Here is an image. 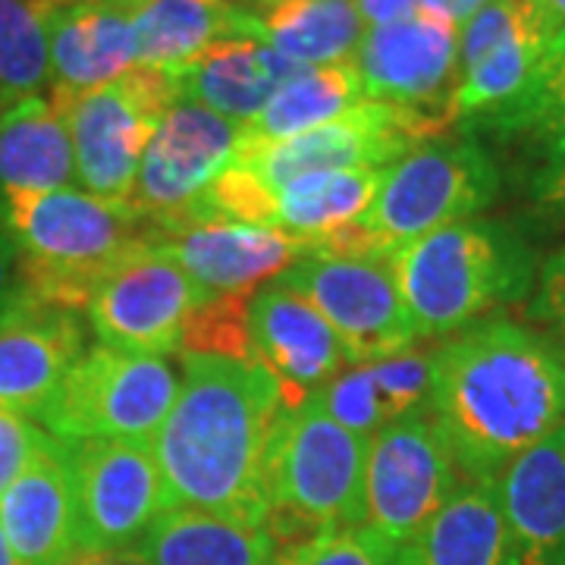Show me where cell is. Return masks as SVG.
<instances>
[{
  "mask_svg": "<svg viewBox=\"0 0 565 565\" xmlns=\"http://www.w3.org/2000/svg\"><path fill=\"white\" fill-rule=\"evenodd\" d=\"M280 565H399V546L367 525L343 527L280 550Z\"/></svg>",
  "mask_w": 565,
  "mask_h": 565,
  "instance_id": "836d02e7",
  "label": "cell"
},
{
  "mask_svg": "<svg viewBox=\"0 0 565 565\" xmlns=\"http://www.w3.org/2000/svg\"><path fill=\"white\" fill-rule=\"evenodd\" d=\"M509 565H565V422L497 481Z\"/></svg>",
  "mask_w": 565,
  "mask_h": 565,
  "instance_id": "44dd1931",
  "label": "cell"
},
{
  "mask_svg": "<svg viewBox=\"0 0 565 565\" xmlns=\"http://www.w3.org/2000/svg\"><path fill=\"white\" fill-rule=\"evenodd\" d=\"M527 315L544 323H559L565 318V245L546 255V262L537 267Z\"/></svg>",
  "mask_w": 565,
  "mask_h": 565,
  "instance_id": "8d00e7d4",
  "label": "cell"
},
{
  "mask_svg": "<svg viewBox=\"0 0 565 565\" xmlns=\"http://www.w3.org/2000/svg\"><path fill=\"white\" fill-rule=\"evenodd\" d=\"M0 226L20 248L25 292L82 311L98 282L148 239V223L126 204L82 189L0 199Z\"/></svg>",
  "mask_w": 565,
  "mask_h": 565,
  "instance_id": "277c9868",
  "label": "cell"
},
{
  "mask_svg": "<svg viewBox=\"0 0 565 565\" xmlns=\"http://www.w3.org/2000/svg\"><path fill=\"white\" fill-rule=\"evenodd\" d=\"M422 7V0H355V10L367 29L386 25V22L405 20Z\"/></svg>",
  "mask_w": 565,
  "mask_h": 565,
  "instance_id": "f35d334b",
  "label": "cell"
},
{
  "mask_svg": "<svg viewBox=\"0 0 565 565\" xmlns=\"http://www.w3.org/2000/svg\"><path fill=\"white\" fill-rule=\"evenodd\" d=\"M22 296L20 248L13 236L0 226V315Z\"/></svg>",
  "mask_w": 565,
  "mask_h": 565,
  "instance_id": "74e56055",
  "label": "cell"
},
{
  "mask_svg": "<svg viewBox=\"0 0 565 565\" xmlns=\"http://www.w3.org/2000/svg\"><path fill=\"white\" fill-rule=\"evenodd\" d=\"M132 559L139 565H280V550L264 527L195 509H167Z\"/></svg>",
  "mask_w": 565,
  "mask_h": 565,
  "instance_id": "484cf974",
  "label": "cell"
},
{
  "mask_svg": "<svg viewBox=\"0 0 565 565\" xmlns=\"http://www.w3.org/2000/svg\"><path fill=\"white\" fill-rule=\"evenodd\" d=\"M177 102V85L163 66H132L120 79L66 104L82 192L102 202H129L141 158Z\"/></svg>",
  "mask_w": 565,
  "mask_h": 565,
  "instance_id": "9c48e42d",
  "label": "cell"
},
{
  "mask_svg": "<svg viewBox=\"0 0 565 565\" xmlns=\"http://www.w3.org/2000/svg\"><path fill=\"white\" fill-rule=\"evenodd\" d=\"M264 41L299 66H330L355 57L364 25L355 0H286L258 13Z\"/></svg>",
  "mask_w": 565,
  "mask_h": 565,
  "instance_id": "f1b7e54d",
  "label": "cell"
},
{
  "mask_svg": "<svg viewBox=\"0 0 565 565\" xmlns=\"http://www.w3.org/2000/svg\"><path fill=\"white\" fill-rule=\"evenodd\" d=\"M252 362L280 390L282 408H299L349 367V352L321 315L280 282L264 286L248 305Z\"/></svg>",
  "mask_w": 565,
  "mask_h": 565,
  "instance_id": "2e32d148",
  "label": "cell"
},
{
  "mask_svg": "<svg viewBox=\"0 0 565 565\" xmlns=\"http://www.w3.org/2000/svg\"><path fill=\"white\" fill-rule=\"evenodd\" d=\"M446 122L437 114L364 102L340 120L296 139L270 145H243L236 161L252 170L277 195V189L305 173L321 170H390Z\"/></svg>",
  "mask_w": 565,
  "mask_h": 565,
  "instance_id": "8fae6325",
  "label": "cell"
},
{
  "mask_svg": "<svg viewBox=\"0 0 565 565\" xmlns=\"http://www.w3.org/2000/svg\"><path fill=\"white\" fill-rule=\"evenodd\" d=\"M315 399L323 405V412L333 422H340L362 437H371L384 424L396 422V412L371 364H355L352 371H343L340 377H333L323 386Z\"/></svg>",
  "mask_w": 565,
  "mask_h": 565,
  "instance_id": "d6a6232c",
  "label": "cell"
},
{
  "mask_svg": "<svg viewBox=\"0 0 565 565\" xmlns=\"http://www.w3.org/2000/svg\"><path fill=\"white\" fill-rule=\"evenodd\" d=\"M141 0H61L41 7L51 39V102L66 107L136 66Z\"/></svg>",
  "mask_w": 565,
  "mask_h": 565,
  "instance_id": "ac0fdd59",
  "label": "cell"
},
{
  "mask_svg": "<svg viewBox=\"0 0 565 565\" xmlns=\"http://www.w3.org/2000/svg\"><path fill=\"white\" fill-rule=\"evenodd\" d=\"M0 527L17 565H73L82 559L76 497L66 446L44 434L35 456L0 497Z\"/></svg>",
  "mask_w": 565,
  "mask_h": 565,
  "instance_id": "d6986e66",
  "label": "cell"
},
{
  "mask_svg": "<svg viewBox=\"0 0 565 565\" xmlns=\"http://www.w3.org/2000/svg\"><path fill=\"white\" fill-rule=\"evenodd\" d=\"M424 412L468 484L503 471L565 422V355L544 333L484 318L430 352Z\"/></svg>",
  "mask_w": 565,
  "mask_h": 565,
  "instance_id": "6da1fadb",
  "label": "cell"
},
{
  "mask_svg": "<svg viewBox=\"0 0 565 565\" xmlns=\"http://www.w3.org/2000/svg\"><path fill=\"white\" fill-rule=\"evenodd\" d=\"M66 446L82 556H132L170 509L154 446L79 440Z\"/></svg>",
  "mask_w": 565,
  "mask_h": 565,
  "instance_id": "30bf717a",
  "label": "cell"
},
{
  "mask_svg": "<svg viewBox=\"0 0 565 565\" xmlns=\"http://www.w3.org/2000/svg\"><path fill=\"white\" fill-rule=\"evenodd\" d=\"M559 129H565V29L541 44L525 95L500 120L490 122L484 132L503 139L512 136L546 139Z\"/></svg>",
  "mask_w": 565,
  "mask_h": 565,
  "instance_id": "4dcf8cb0",
  "label": "cell"
},
{
  "mask_svg": "<svg viewBox=\"0 0 565 565\" xmlns=\"http://www.w3.org/2000/svg\"><path fill=\"white\" fill-rule=\"evenodd\" d=\"M207 296L161 245L145 239L98 282L85 311L102 345L170 355L180 352L185 321Z\"/></svg>",
  "mask_w": 565,
  "mask_h": 565,
  "instance_id": "4fadbf2b",
  "label": "cell"
},
{
  "mask_svg": "<svg viewBox=\"0 0 565 565\" xmlns=\"http://www.w3.org/2000/svg\"><path fill=\"white\" fill-rule=\"evenodd\" d=\"M280 415V390L262 364L182 355L180 396L151 440L170 509L264 527L267 446Z\"/></svg>",
  "mask_w": 565,
  "mask_h": 565,
  "instance_id": "7a4b0ae2",
  "label": "cell"
},
{
  "mask_svg": "<svg viewBox=\"0 0 565 565\" xmlns=\"http://www.w3.org/2000/svg\"><path fill=\"white\" fill-rule=\"evenodd\" d=\"M352 63L367 102L437 114L449 126L446 104L459 82V29L449 20L418 7L405 20L364 29Z\"/></svg>",
  "mask_w": 565,
  "mask_h": 565,
  "instance_id": "9a60e30c",
  "label": "cell"
},
{
  "mask_svg": "<svg viewBox=\"0 0 565 565\" xmlns=\"http://www.w3.org/2000/svg\"><path fill=\"white\" fill-rule=\"evenodd\" d=\"M462 487V475L430 415L418 408L367 440L364 525L405 546Z\"/></svg>",
  "mask_w": 565,
  "mask_h": 565,
  "instance_id": "7c38bea8",
  "label": "cell"
},
{
  "mask_svg": "<svg viewBox=\"0 0 565 565\" xmlns=\"http://www.w3.org/2000/svg\"><path fill=\"white\" fill-rule=\"evenodd\" d=\"M248 305L252 292H211L185 321L180 340L182 355L252 359Z\"/></svg>",
  "mask_w": 565,
  "mask_h": 565,
  "instance_id": "1f68e13d",
  "label": "cell"
},
{
  "mask_svg": "<svg viewBox=\"0 0 565 565\" xmlns=\"http://www.w3.org/2000/svg\"><path fill=\"white\" fill-rule=\"evenodd\" d=\"M386 170H321L277 189L274 230L311 245L352 226L381 192Z\"/></svg>",
  "mask_w": 565,
  "mask_h": 565,
  "instance_id": "83f0119b",
  "label": "cell"
},
{
  "mask_svg": "<svg viewBox=\"0 0 565 565\" xmlns=\"http://www.w3.org/2000/svg\"><path fill=\"white\" fill-rule=\"evenodd\" d=\"M163 70L180 98L202 104L236 126H248L302 66L286 61L267 41H223L192 61Z\"/></svg>",
  "mask_w": 565,
  "mask_h": 565,
  "instance_id": "7402d4cb",
  "label": "cell"
},
{
  "mask_svg": "<svg viewBox=\"0 0 565 565\" xmlns=\"http://www.w3.org/2000/svg\"><path fill=\"white\" fill-rule=\"evenodd\" d=\"M553 327H556V330H559V333H563V340H565V318L559 323H553Z\"/></svg>",
  "mask_w": 565,
  "mask_h": 565,
  "instance_id": "ee69618b",
  "label": "cell"
},
{
  "mask_svg": "<svg viewBox=\"0 0 565 565\" xmlns=\"http://www.w3.org/2000/svg\"><path fill=\"white\" fill-rule=\"evenodd\" d=\"M484 3L487 0H422V7L434 10V13L444 17V20H449L456 29H462L465 22L471 20Z\"/></svg>",
  "mask_w": 565,
  "mask_h": 565,
  "instance_id": "60d3db41",
  "label": "cell"
},
{
  "mask_svg": "<svg viewBox=\"0 0 565 565\" xmlns=\"http://www.w3.org/2000/svg\"><path fill=\"white\" fill-rule=\"evenodd\" d=\"M274 282L302 296L333 327L352 364L399 355L418 340L390 252L311 248Z\"/></svg>",
  "mask_w": 565,
  "mask_h": 565,
  "instance_id": "ba28073f",
  "label": "cell"
},
{
  "mask_svg": "<svg viewBox=\"0 0 565 565\" xmlns=\"http://www.w3.org/2000/svg\"><path fill=\"white\" fill-rule=\"evenodd\" d=\"M262 3H286V0H262Z\"/></svg>",
  "mask_w": 565,
  "mask_h": 565,
  "instance_id": "f6af8a7d",
  "label": "cell"
},
{
  "mask_svg": "<svg viewBox=\"0 0 565 565\" xmlns=\"http://www.w3.org/2000/svg\"><path fill=\"white\" fill-rule=\"evenodd\" d=\"M136 66H177L223 41H264L258 13L233 0H141Z\"/></svg>",
  "mask_w": 565,
  "mask_h": 565,
  "instance_id": "cb8c5ba5",
  "label": "cell"
},
{
  "mask_svg": "<svg viewBox=\"0 0 565 565\" xmlns=\"http://www.w3.org/2000/svg\"><path fill=\"white\" fill-rule=\"evenodd\" d=\"M243 126L223 120L202 104L180 98L167 110L139 163L126 207L148 230H173L211 189L239 151Z\"/></svg>",
  "mask_w": 565,
  "mask_h": 565,
  "instance_id": "5bb4252c",
  "label": "cell"
},
{
  "mask_svg": "<svg viewBox=\"0 0 565 565\" xmlns=\"http://www.w3.org/2000/svg\"><path fill=\"white\" fill-rule=\"evenodd\" d=\"M531 199L544 214L565 223V129L544 139V158L531 177Z\"/></svg>",
  "mask_w": 565,
  "mask_h": 565,
  "instance_id": "d590c367",
  "label": "cell"
},
{
  "mask_svg": "<svg viewBox=\"0 0 565 565\" xmlns=\"http://www.w3.org/2000/svg\"><path fill=\"white\" fill-rule=\"evenodd\" d=\"M390 264L418 340L452 337L493 308L525 302L537 282V255L525 233L490 217L396 245Z\"/></svg>",
  "mask_w": 565,
  "mask_h": 565,
  "instance_id": "3957f363",
  "label": "cell"
},
{
  "mask_svg": "<svg viewBox=\"0 0 565 565\" xmlns=\"http://www.w3.org/2000/svg\"><path fill=\"white\" fill-rule=\"evenodd\" d=\"M364 85L355 63H330V66H302L292 79L277 88L255 120L243 126V145H270V141L296 139L302 132L321 129L340 120L349 110L364 104Z\"/></svg>",
  "mask_w": 565,
  "mask_h": 565,
  "instance_id": "4316f807",
  "label": "cell"
},
{
  "mask_svg": "<svg viewBox=\"0 0 565 565\" xmlns=\"http://www.w3.org/2000/svg\"><path fill=\"white\" fill-rule=\"evenodd\" d=\"M41 440H44V430H39L32 418L0 408V497L20 478Z\"/></svg>",
  "mask_w": 565,
  "mask_h": 565,
  "instance_id": "e575fe53",
  "label": "cell"
},
{
  "mask_svg": "<svg viewBox=\"0 0 565 565\" xmlns=\"http://www.w3.org/2000/svg\"><path fill=\"white\" fill-rule=\"evenodd\" d=\"M399 565H509V531L497 484H468L399 546Z\"/></svg>",
  "mask_w": 565,
  "mask_h": 565,
  "instance_id": "d4e9b609",
  "label": "cell"
},
{
  "mask_svg": "<svg viewBox=\"0 0 565 565\" xmlns=\"http://www.w3.org/2000/svg\"><path fill=\"white\" fill-rule=\"evenodd\" d=\"M527 20L537 39H553L556 32L565 29V0H525Z\"/></svg>",
  "mask_w": 565,
  "mask_h": 565,
  "instance_id": "ab89813d",
  "label": "cell"
},
{
  "mask_svg": "<svg viewBox=\"0 0 565 565\" xmlns=\"http://www.w3.org/2000/svg\"><path fill=\"white\" fill-rule=\"evenodd\" d=\"M182 374L167 355L92 345L79 355L39 415L61 444L141 440L151 444L180 396Z\"/></svg>",
  "mask_w": 565,
  "mask_h": 565,
  "instance_id": "52a82bcc",
  "label": "cell"
},
{
  "mask_svg": "<svg viewBox=\"0 0 565 565\" xmlns=\"http://www.w3.org/2000/svg\"><path fill=\"white\" fill-rule=\"evenodd\" d=\"M73 565H139L132 556H82Z\"/></svg>",
  "mask_w": 565,
  "mask_h": 565,
  "instance_id": "b9f144b4",
  "label": "cell"
},
{
  "mask_svg": "<svg viewBox=\"0 0 565 565\" xmlns=\"http://www.w3.org/2000/svg\"><path fill=\"white\" fill-rule=\"evenodd\" d=\"M500 167L475 139L427 141L384 173L381 192L352 226L315 248L393 252L396 245L475 221L500 195Z\"/></svg>",
  "mask_w": 565,
  "mask_h": 565,
  "instance_id": "8992f818",
  "label": "cell"
},
{
  "mask_svg": "<svg viewBox=\"0 0 565 565\" xmlns=\"http://www.w3.org/2000/svg\"><path fill=\"white\" fill-rule=\"evenodd\" d=\"M76 180L70 122L51 95L0 110V199L41 195Z\"/></svg>",
  "mask_w": 565,
  "mask_h": 565,
  "instance_id": "603a6c76",
  "label": "cell"
},
{
  "mask_svg": "<svg viewBox=\"0 0 565 565\" xmlns=\"http://www.w3.org/2000/svg\"><path fill=\"white\" fill-rule=\"evenodd\" d=\"M367 440L333 422L318 399L282 408L267 446V519L277 550L364 525Z\"/></svg>",
  "mask_w": 565,
  "mask_h": 565,
  "instance_id": "5b68a950",
  "label": "cell"
},
{
  "mask_svg": "<svg viewBox=\"0 0 565 565\" xmlns=\"http://www.w3.org/2000/svg\"><path fill=\"white\" fill-rule=\"evenodd\" d=\"M85 352L79 311L25 292L0 315V408L39 418Z\"/></svg>",
  "mask_w": 565,
  "mask_h": 565,
  "instance_id": "e0dca14e",
  "label": "cell"
},
{
  "mask_svg": "<svg viewBox=\"0 0 565 565\" xmlns=\"http://www.w3.org/2000/svg\"><path fill=\"white\" fill-rule=\"evenodd\" d=\"M0 565H17V559H13V550H10L7 537H3V527H0Z\"/></svg>",
  "mask_w": 565,
  "mask_h": 565,
  "instance_id": "7bdbcfd3",
  "label": "cell"
},
{
  "mask_svg": "<svg viewBox=\"0 0 565 565\" xmlns=\"http://www.w3.org/2000/svg\"><path fill=\"white\" fill-rule=\"evenodd\" d=\"M51 82L47 17L35 0H0V107L41 95Z\"/></svg>",
  "mask_w": 565,
  "mask_h": 565,
  "instance_id": "f546056e",
  "label": "cell"
},
{
  "mask_svg": "<svg viewBox=\"0 0 565 565\" xmlns=\"http://www.w3.org/2000/svg\"><path fill=\"white\" fill-rule=\"evenodd\" d=\"M0 110H3V107H0Z\"/></svg>",
  "mask_w": 565,
  "mask_h": 565,
  "instance_id": "bcb514c9",
  "label": "cell"
},
{
  "mask_svg": "<svg viewBox=\"0 0 565 565\" xmlns=\"http://www.w3.org/2000/svg\"><path fill=\"white\" fill-rule=\"evenodd\" d=\"M148 239L161 245L207 292H252L258 282L280 277L315 248L282 230L248 223L148 230Z\"/></svg>",
  "mask_w": 565,
  "mask_h": 565,
  "instance_id": "ffe728a7",
  "label": "cell"
}]
</instances>
